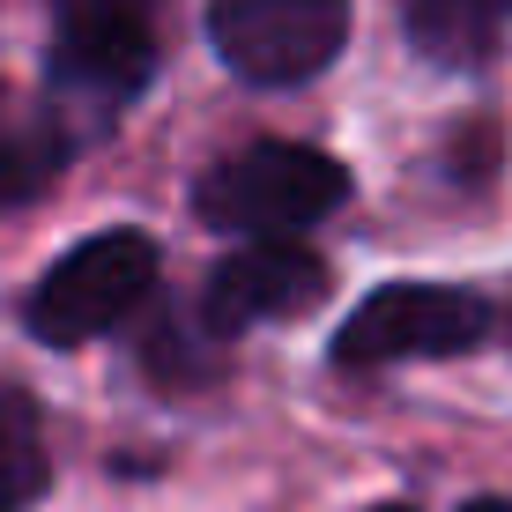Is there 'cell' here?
Returning a JSON list of instances; mask_svg holds the SVG:
<instances>
[{
  "mask_svg": "<svg viewBox=\"0 0 512 512\" xmlns=\"http://www.w3.org/2000/svg\"><path fill=\"white\" fill-rule=\"evenodd\" d=\"M342 201H349V171L312 141H245L238 156L208 164L193 186L201 223L231 238H297Z\"/></svg>",
  "mask_w": 512,
  "mask_h": 512,
  "instance_id": "obj_1",
  "label": "cell"
},
{
  "mask_svg": "<svg viewBox=\"0 0 512 512\" xmlns=\"http://www.w3.org/2000/svg\"><path fill=\"white\" fill-rule=\"evenodd\" d=\"M149 290H156V238L149 231H97L38 275L23 320L52 349H82L104 327L127 320Z\"/></svg>",
  "mask_w": 512,
  "mask_h": 512,
  "instance_id": "obj_2",
  "label": "cell"
},
{
  "mask_svg": "<svg viewBox=\"0 0 512 512\" xmlns=\"http://www.w3.org/2000/svg\"><path fill=\"white\" fill-rule=\"evenodd\" d=\"M208 45L238 82L290 90L349 45V0H208Z\"/></svg>",
  "mask_w": 512,
  "mask_h": 512,
  "instance_id": "obj_3",
  "label": "cell"
},
{
  "mask_svg": "<svg viewBox=\"0 0 512 512\" xmlns=\"http://www.w3.org/2000/svg\"><path fill=\"white\" fill-rule=\"evenodd\" d=\"M490 334V305L453 282H386L334 334V364H416L453 357Z\"/></svg>",
  "mask_w": 512,
  "mask_h": 512,
  "instance_id": "obj_4",
  "label": "cell"
},
{
  "mask_svg": "<svg viewBox=\"0 0 512 512\" xmlns=\"http://www.w3.org/2000/svg\"><path fill=\"white\" fill-rule=\"evenodd\" d=\"M52 8V82L67 97L127 104L156 67V0H45Z\"/></svg>",
  "mask_w": 512,
  "mask_h": 512,
  "instance_id": "obj_5",
  "label": "cell"
},
{
  "mask_svg": "<svg viewBox=\"0 0 512 512\" xmlns=\"http://www.w3.org/2000/svg\"><path fill=\"white\" fill-rule=\"evenodd\" d=\"M327 297V260L297 238H253L208 275V320L223 334L260 320H297Z\"/></svg>",
  "mask_w": 512,
  "mask_h": 512,
  "instance_id": "obj_6",
  "label": "cell"
},
{
  "mask_svg": "<svg viewBox=\"0 0 512 512\" xmlns=\"http://www.w3.org/2000/svg\"><path fill=\"white\" fill-rule=\"evenodd\" d=\"M512 23V0H409V38L438 67H483Z\"/></svg>",
  "mask_w": 512,
  "mask_h": 512,
  "instance_id": "obj_7",
  "label": "cell"
},
{
  "mask_svg": "<svg viewBox=\"0 0 512 512\" xmlns=\"http://www.w3.org/2000/svg\"><path fill=\"white\" fill-rule=\"evenodd\" d=\"M45 498V438L23 394H0V512H30Z\"/></svg>",
  "mask_w": 512,
  "mask_h": 512,
  "instance_id": "obj_8",
  "label": "cell"
},
{
  "mask_svg": "<svg viewBox=\"0 0 512 512\" xmlns=\"http://www.w3.org/2000/svg\"><path fill=\"white\" fill-rule=\"evenodd\" d=\"M52 171H60V141L45 127H0V208L30 201Z\"/></svg>",
  "mask_w": 512,
  "mask_h": 512,
  "instance_id": "obj_9",
  "label": "cell"
},
{
  "mask_svg": "<svg viewBox=\"0 0 512 512\" xmlns=\"http://www.w3.org/2000/svg\"><path fill=\"white\" fill-rule=\"evenodd\" d=\"M461 512H512V498H475V505H461Z\"/></svg>",
  "mask_w": 512,
  "mask_h": 512,
  "instance_id": "obj_10",
  "label": "cell"
},
{
  "mask_svg": "<svg viewBox=\"0 0 512 512\" xmlns=\"http://www.w3.org/2000/svg\"><path fill=\"white\" fill-rule=\"evenodd\" d=\"M372 512H416V505H372Z\"/></svg>",
  "mask_w": 512,
  "mask_h": 512,
  "instance_id": "obj_11",
  "label": "cell"
}]
</instances>
